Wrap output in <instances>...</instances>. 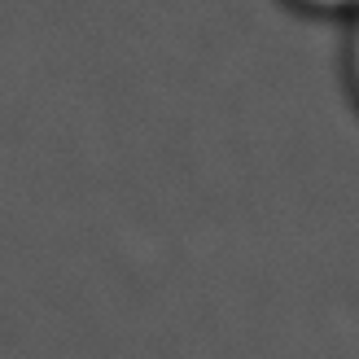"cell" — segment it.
Wrapping results in <instances>:
<instances>
[{"instance_id": "6da1fadb", "label": "cell", "mask_w": 359, "mask_h": 359, "mask_svg": "<svg viewBox=\"0 0 359 359\" xmlns=\"http://www.w3.org/2000/svg\"><path fill=\"white\" fill-rule=\"evenodd\" d=\"M298 5H311V9H355L359 0H298Z\"/></svg>"}, {"instance_id": "7a4b0ae2", "label": "cell", "mask_w": 359, "mask_h": 359, "mask_svg": "<svg viewBox=\"0 0 359 359\" xmlns=\"http://www.w3.org/2000/svg\"><path fill=\"white\" fill-rule=\"evenodd\" d=\"M351 79H355V93H359V27H355V40H351Z\"/></svg>"}]
</instances>
